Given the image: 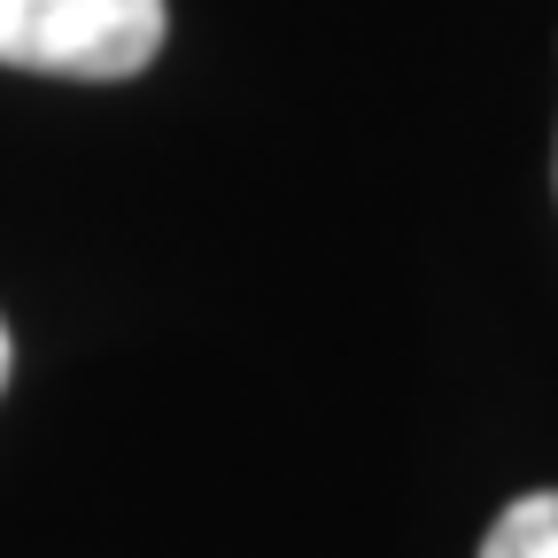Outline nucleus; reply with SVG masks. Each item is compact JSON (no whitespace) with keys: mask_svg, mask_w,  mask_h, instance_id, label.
<instances>
[{"mask_svg":"<svg viewBox=\"0 0 558 558\" xmlns=\"http://www.w3.org/2000/svg\"><path fill=\"white\" fill-rule=\"evenodd\" d=\"M9 365H16V349H9V318H0V388H9Z\"/></svg>","mask_w":558,"mask_h":558,"instance_id":"obj_3","label":"nucleus"},{"mask_svg":"<svg viewBox=\"0 0 558 558\" xmlns=\"http://www.w3.org/2000/svg\"><path fill=\"white\" fill-rule=\"evenodd\" d=\"M550 179H558V163H550Z\"/></svg>","mask_w":558,"mask_h":558,"instance_id":"obj_4","label":"nucleus"},{"mask_svg":"<svg viewBox=\"0 0 558 558\" xmlns=\"http://www.w3.org/2000/svg\"><path fill=\"white\" fill-rule=\"evenodd\" d=\"M481 558H558V488H535V497L505 505Z\"/></svg>","mask_w":558,"mask_h":558,"instance_id":"obj_2","label":"nucleus"},{"mask_svg":"<svg viewBox=\"0 0 558 558\" xmlns=\"http://www.w3.org/2000/svg\"><path fill=\"white\" fill-rule=\"evenodd\" d=\"M163 0H0V70L39 78H140L163 54Z\"/></svg>","mask_w":558,"mask_h":558,"instance_id":"obj_1","label":"nucleus"}]
</instances>
